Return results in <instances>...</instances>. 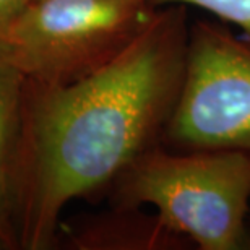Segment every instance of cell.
<instances>
[{"mask_svg": "<svg viewBox=\"0 0 250 250\" xmlns=\"http://www.w3.org/2000/svg\"><path fill=\"white\" fill-rule=\"evenodd\" d=\"M31 0H0V34L28 7Z\"/></svg>", "mask_w": 250, "mask_h": 250, "instance_id": "obj_8", "label": "cell"}, {"mask_svg": "<svg viewBox=\"0 0 250 250\" xmlns=\"http://www.w3.org/2000/svg\"><path fill=\"white\" fill-rule=\"evenodd\" d=\"M154 7L184 5L202 8L221 23L239 28L247 41H250V0H151Z\"/></svg>", "mask_w": 250, "mask_h": 250, "instance_id": "obj_7", "label": "cell"}, {"mask_svg": "<svg viewBox=\"0 0 250 250\" xmlns=\"http://www.w3.org/2000/svg\"><path fill=\"white\" fill-rule=\"evenodd\" d=\"M184 5L158 7L116 57L68 84L29 83L17 174L20 244L47 249L65 207L114 182L158 143L181 91Z\"/></svg>", "mask_w": 250, "mask_h": 250, "instance_id": "obj_1", "label": "cell"}, {"mask_svg": "<svg viewBox=\"0 0 250 250\" xmlns=\"http://www.w3.org/2000/svg\"><path fill=\"white\" fill-rule=\"evenodd\" d=\"M156 8L148 0H31L0 34V62L39 86L73 83L116 57Z\"/></svg>", "mask_w": 250, "mask_h": 250, "instance_id": "obj_3", "label": "cell"}, {"mask_svg": "<svg viewBox=\"0 0 250 250\" xmlns=\"http://www.w3.org/2000/svg\"><path fill=\"white\" fill-rule=\"evenodd\" d=\"M3 244H5V242H3V239L0 237V249H3Z\"/></svg>", "mask_w": 250, "mask_h": 250, "instance_id": "obj_9", "label": "cell"}, {"mask_svg": "<svg viewBox=\"0 0 250 250\" xmlns=\"http://www.w3.org/2000/svg\"><path fill=\"white\" fill-rule=\"evenodd\" d=\"M117 207H151L200 250L250 247V153L153 145L114 181Z\"/></svg>", "mask_w": 250, "mask_h": 250, "instance_id": "obj_2", "label": "cell"}, {"mask_svg": "<svg viewBox=\"0 0 250 250\" xmlns=\"http://www.w3.org/2000/svg\"><path fill=\"white\" fill-rule=\"evenodd\" d=\"M148 2H151V0H148Z\"/></svg>", "mask_w": 250, "mask_h": 250, "instance_id": "obj_10", "label": "cell"}, {"mask_svg": "<svg viewBox=\"0 0 250 250\" xmlns=\"http://www.w3.org/2000/svg\"><path fill=\"white\" fill-rule=\"evenodd\" d=\"M28 78L0 62V237L10 241V216L17 203V174L21 146Z\"/></svg>", "mask_w": 250, "mask_h": 250, "instance_id": "obj_6", "label": "cell"}, {"mask_svg": "<svg viewBox=\"0 0 250 250\" xmlns=\"http://www.w3.org/2000/svg\"><path fill=\"white\" fill-rule=\"evenodd\" d=\"M163 137L174 148L250 153V41L224 23H190L181 91Z\"/></svg>", "mask_w": 250, "mask_h": 250, "instance_id": "obj_4", "label": "cell"}, {"mask_svg": "<svg viewBox=\"0 0 250 250\" xmlns=\"http://www.w3.org/2000/svg\"><path fill=\"white\" fill-rule=\"evenodd\" d=\"M73 244L77 249L179 250L190 242L167 228L156 213L117 207L116 213L93 219L75 232Z\"/></svg>", "mask_w": 250, "mask_h": 250, "instance_id": "obj_5", "label": "cell"}]
</instances>
